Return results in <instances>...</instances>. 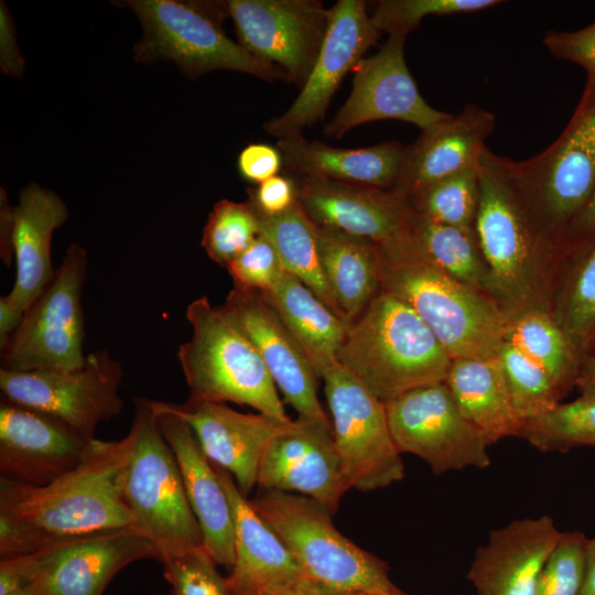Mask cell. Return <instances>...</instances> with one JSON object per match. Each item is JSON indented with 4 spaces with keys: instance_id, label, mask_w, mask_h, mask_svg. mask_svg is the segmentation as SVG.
I'll use <instances>...</instances> for the list:
<instances>
[{
    "instance_id": "obj_1",
    "label": "cell",
    "mask_w": 595,
    "mask_h": 595,
    "mask_svg": "<svg viewBox=\"0 0 595 595\" xmlns=\"http://www.w3.org/2000/svg\"><path fill=\"white\" fill-rule=\"evenodd\" d=\"M128 439H95L73 469L44 486L0 478V556L133 527L121 491Z\"/></svg>"
},
{
    "instance_id": "obj_2",
    "label": "cell",
    "mask_w": 595,
    "mask_h": 595,
    "mask_svg": "<svg viewBox=\"0 0 595 595\" xmlns=\"http://www.w3.org/2000/svg\"><path fill=\"white\" fill-rule=\"evenodd\" d=\"M381 291L412 309L453 359L494 358L509 313L455 279L407 229L377 242Z\"/></svg>"
},
{
    "instance_id": "obj_3",
    "label": "cell",
    "mask_w": 595,
    "mask_h": 595,
    "mask_svg": "<svg viewBox=\"0 0 595 595\" xmlns=\"http://www.w3.org/2000/svg\"><path fill=\"white\" fill-rule=\"evenodd\" d=\"M478 172L475 231L510 314L549 311L564 249L549 236L524 199L509 172L507 156L487 148Z\"/></svg>"
},
{
    "instance_id": "obj_4",
    "label": "cell",
    "mask_w": 595,
    "mask_h": 595,
    "mask_svg": "<svg viewBox=\"0 0 595 595\" xmlns=\"http://www.w3.org/2000/svg\"><path fill=\"white\" fill-rule=\"evenodd\" d=\"M338 363L386 403L445 381L452 358L412 309L380 291L348 325Z\"/></svg>"
},
{
    "instance_id": "obj_5",
    "label": "cell",
    "mask_w": 595,
    "mask_h": 595,
    "mask_svg": "<svg viewBox=\"0 0 595 595\" xmlns=\"http://www.w3.org/2000/svg\"><path fill=\"white\" fill-rule=\"evenodd\" d=\"M249 501L306 578L338 592L405 595L391 582L387 563L342 534L333 523V512L315 499L258 489Z\"/></svg>"
},
{
    "instance_id": "obj_6",
    "label": "cell",
    "mask_w": 595,
    "mask_h": 595,
    "mask_svg": "<svg viewBox=\"0 0 595 595\" xmlns=\"http://www.w3.org/2000/svg\"><path fill=\"white\" fill-rule=\"evenodd\" d=\"M186 318L191 338L177 350L191 401L234 402L283 422L277 386L255 346L220 306L206 296L191 302Z\"/></svg>"
},
{
    "instance_id": "obj_7",
    "label": "cell",
    "mask_w": 595,
    "mask_h": 595,
    "mask_svg": "<svg viewBox=\"0 0 595 595\" xmlns=\"http://www.w3.org/2000/svg\"><path fill=\"white\" fill-rule=\"evenodd\" d=\"M134 407L121 474V491L133 528L153 542L160 560L204 547L176 457L145 398H136Z\"/></svg>"
},
{
    "instance_id": "obj_8",
    "label": "cell",
    "mask_w": 595,
    "mask_h": 595,
    "mask_svg": "<svg viewBox=\"0 0 595 595\" xmlns=\"http://www.w3.org/2000/svg\"><path fill=\"white\" fill-rule=\"evenodd\" d=\"M118 3L131 9L142 25V36L133 50L139 63L172 61L191 79L212 71L228 69L267 82H288L280 67L256 58L224 34L219 17L228 15L225 1L129 0Z\"/></svg>"
},
{
    "instance_id": "obj_9",
    "label": "cell",
    "mask_w": 595,
    "mask_h": 595,
    "mask_svg": "<svg viewBox=\"0 0 595 595\" xmlns=\"http://www.w3.org/2000/svg\"><path fill=\"white\" fill-rule=\"evenodd\" d=\"M507 164L543 228L564 249L595 187V79L587 78L569 123L549 148L524 161L507 158Z\"/></svg>"
},
{
    "instance_id": "obj_10",
    "label": "cell",
    "mask_w": 595,
    "mask_h": 595,
    "mask_svg": "<svg viewBox=\"0 0 595 595\" xmlns=\"http://www.w3.org/2000/svg\"><path fill=\"white\" fill-rule=\"evenodd\" d=\"M87 252L72 244L52 281L24 312L17 331L1 349V369L12 371L80 368L85 318L82 295L87 274Z\"/></svg>"
},
{
    "instance_id": "obj_11",
    "label": "cell",
    "mask_w": 595,
    "mask_h": 595,
    "mask_svg": "<svg viewBox=\"0 0 595 595\" xmlns=\"http://www.w3.org/2000/svg\"><path fill=\"white\" fill-rule=\"evenodd\" d=\"M332 429L348 489L371 491L404 476L385 403L340 364L322 377Z\"/></svg>"
},
{
    "instance_id": "obj_12",
    "label": "cell",
    "mask_w": 595,
    "mask_h": 595,
    "mask_svg": "<svg viewBox=\"0 0 595 595\" xmlns=\"http://www.w3.org/2000/svg\"><path fill=\"white\" fill-rule=\"evenodd\" d=\"M122 376L120 361L98 349L72 371L0 369V389L4 399L51 414L91 441L98 423L121 413Z\"/></svg>"
},
{
    "instance_id": "obj_13",
    "label": "cell",
    "mask_w": 595,
    "mask_h": 595,
    "mask_svg": "<svg viewBox=\"0 0 595 595\" xmlns=\"http://www.w3.org/2000/svg\"><path fill=\"white\" fill-rule=\"evenodd\" d=\"M393 441L436 475L490 464L489 444L461 413L445 381L409 390L385 403Z\"/></svg>"
},
{
    "instance_id": "obj_14",
    "label": "cell",
    "mask_w": 595,
    "mask_h": 595,
    "mask_svg": "<svg viewBox=\"0 0 595 595\" xmlns=\"http://www.w3.org/2000/svg\"><path fill=\"white\" fill-rule=\"evenodd\" d=\"M238 44L300 89L324 43L331 9L318 0H228Z\"/></svg>"
},
{
    "instance_id": "obj_15",
    "label": "cell",
    "mask_w": 595,
    "mask_h": 595,
    "mask_svg": "<svg viewBox=\"0 0 595 595\" xmlns=\"http://www.w3.org/2000/svg\"><path fill=\"white\" fill-rule=\"evenodd\" d=\"M405 37L389 35L376 54L361 60L354 69L351 93L325 126V137L339 139L357 126L386 119L424 130L451 117L420 95L404 60Z\"/></svg>"
},
{
    "instance_id": "obj_16",
    "label": "cell",
    "mask_w": 595,
    "mask_h": 595,
    "mask_svg": "<svg viewBox=\"0 0 595 595\" xmlns=\"http://www.w3.org/2000/svg\"><path fill=\"white\" fill-rule=\"evenodd\" d=\"M381 33L374 25L363 0H338L331 9L326 36L299 96L281 116L263 129L279 139L301 134L323 119L342 80L365 58Z\"/></svg>"
},
{
    "instance_id": "obj_17",
    "label": "cell",
    "mask_w": 595,
    "mask_h": 595,
    "mask_svg": "<svg viewBox=\"0 0 595 595\" xmlns=\"http://www.w3.org/2000/svg\"><path fill=\"white\" fill-rule=\"evenodd\" d=\"M220 307L255 346L298 418L332 424L317 398L318 377L306 354L261 293L234 285Z\"/></svg>"
},
{
    "instance_id": "obj_18",
    "label": "cell",
    "mask_w": 595,
    "mask_h": 595,
    "mask_svg": "<svg viewBox=\"0 0 595 595\" xmlns=\"http://www.w3.org/2000/svg\"><path fill=\"white\" fill-rule=\"evenodd\" d=\"M145 400L153 411L167 412L184 420L208 459L231 475L245 497L257 486L264 450L293 423L262 413H241L219 402L187 400L176 404Z\"/></svg>"
},
{
    "instance_id": "obj_19",
    "label": "cell",
    "mask_w": 595,
    "mask_h": 595,
    "mask_svg": "<svg viewBox=\"0 0 595 595\" xmlns=\"http://www.w3.org/2000/svg\"><path fill=\"white\" fill-rule=\"evenodd\" d=\"M94 440L51 414L2 398L0 478L28 486L47 485L76 467Z\"/></svg>"
},
{
    "instance_id": "obj_20",
    "label": "cell",
    "mask_w": 595,
    "mask_h": 595,
    "mask_svg": "<svg viewBox=\"0 0 595 595\" xmlns=\"http://www.w3.org/2000/svg\"><path fill=\"white\" fill-rule=\"evenodd\" d=\"M30 555L40 595H101L130 563L160 561L153 542L133 527L62 542Z\"/></svg>"
},
{
    "instance_id": "obj_21",
    "label": "cell",
    "mask_w": 595,
    "mask_h": 595,
    "mask_svg": "<svg viewBox=\"0 0 595 595\" xmlns=\"http://www.w3.org/2000/svg\"><path fill=\"white\" fill-rule=\"evenodd\" d=\"M257 486L307 496L336 512L348 487L332 424L300 418L293 421L264 450Z\"/></svg>"
},
{
    "instance_id": "obj_22",
    "label": "cell",
    "mask_w": 595,
    "mask_h": 595,
    "mask_svg": "<svg viewBox=\"0 0 595 595\" xmlns=\"http://www.w3.org/2000/svg\"><path fill=\"white\" fill-rule=\"evenodd\" d=\"M293 180L299 202L316 225L375 242H383L410 225V202L393 188L302 176Z\"/></svg>"
},
{
    "instance_id": "obj_23",
    "label": "cell",
    "mask_w": 595,
    "mask_h": 595,
    "mask_svg": "<svg viewBox=\"0 0 595 595\" xmlns=\"http://www.w3.org/2000/svg\"><path fill=\"white\" fill-rule=\"evenodd\" d=\"M561 533L547 515L517 519L490 531L467 573L477 595H534Z\"/></svg>"
},
{
    "instance_id": "obj_24",
    "label": "cell",
    "mask_w": 595,
    "mask_h": 595,
    "mask_svg": "<svg viewBox=\"0 0 595 595\" xmlns=\"http://www.w3.org/2000/svg\"><path fill=\"white\" fill-rule=\"evenodd\" d=\"M153 413L178 463L190 506L203 533L204 548L217 565L231 570L235 523L228 494L190 425L174 414Z\"/></svg>"
},
{
    "instance_id": "obj_25",
    "label": "cell",
    "mask_w": 595,
    "mask_h": 595,
    "mask_svg": "<svg viewBox=\"0 0 595 595\" xmlns=\"http://www.w3.org/2000/svg\"><path fill=\"white\" fill-rule=\"evenodd\" d=\"M213 466L228 494L234 516L235 562L227 577L231 594L269 595L306 578L292 553L240 493L231 475L216 464Z\"/></svg>"
},
{
    "instance_id": "obj_26",
    "label": "cell",
    "mask_w": 595,
    "mask_h": 595,
    "mask_svg": "<svg viewBox=\"0 0 595 595\" xmlns=\"http://www.w3.org/2000/svg\"><path fill=\"white\" fill-rule=\"evenodd\" d=\"M495 123L493 112L469 104L458 115L421 130L419 138L405 148L393 190L409 196L440 178L478 166Z\"/></svg>"
},
{
    "instance_id": "obj_27",
    "label": "cell",
    "mask_w": 595,
    "mask_h": 595,
    "mask_svg": "<svg viewBox=\"0 0 595 595\" xmlns=\"http://www.w3.org/2000/svg\"><path fill=\"white\" fill-rule=\"evenodd\" d=\"M13 214L17 274L6 298L25 312L54 277L51 240L54 230L68 219L69 210L57 194L37 183H30L21 190Z\"/></svg>"
},
{
    "instance_id": "obj_28",
    "label": "cell",
    "mask_w": 595,
    "mask_h": 595,
    "mask_svg": "<svg viewBox=\"0 0 595 595\" xmlns=\"http://www.w3.org/2000/svg\"><path fill=\"white\" fill-rule=\"evenodd\" d=\"M277 148L284 167L296 176L392 190L400 177L407 145L393 140L343 149L309 141L301 133L279 139Z\"/></svg>"
},
{
    "instance_id": "obj_29",
    "label": "cell",
    "mask_w": 595,
    "mask_h": 595,
    "mask_svg": "<svg viewBox=\"0 0 595 595\" xmlns=\"http://www.w3.org/2000/svg\"><path fill=\"white\" fill-rule=\"evenodd\" d=\"M316 235L324 275L349 325L381 291L377 242L321 225Z\"/></svg>"
},
{
    "instance_id": "obj_30",
    "label": "cell",
    "mask_w": 595,
    "mask_h": 595,
    "mask_svg": "<svg viewBox=\"0 0 595 595\" xmlns=\"http://www.w3.org/2000/svg\"><path fill=\"white\" fill-rule=\"evenodd\" d=\"M445 383L463 416L489 445L519 435L523 421L513 409L496 357L453 359Z\"/></svg>"
},
{
    "instance_id": "obj_31",
    "label": "cell",
    "mask_w": 595,
    "mask_h": 595,
    "mask_svg": "<svg viewBox=\"0 0 595 595\" xmlns=\"http://www.w3.org/2000/svg\"><path fill=\"white\" fill-rule=\"evenodd\" d=\"M260 293L300 343L318 379L339 364L348 324L301 280L285 271L272 290Z\"/></svg>"
},
{
    "instance_id": "obj_32",
    "label": "cell",
    "mask_w": 595,
    "mask_h": 595,
    "mask_svg": "<svg viewBox=\"0 0 595 595\" xmlns=\"http://www.w3.org/2000/svg\"><path fill=\"white\" fill-rule=\"evenodd\" d=\"M549 311L580 360L595 349V237L564 251Z\"/></svg>"
},
{
    "instance_id": "obj_33",
    "label": "cell",
    "mask_w": 595,
    "mask_h": 595,
    "mask_svg": "<svg viewBox=\"0 0 595 595\" xmlns=\"http://www.w3.org/2000/svg\"><path fill=\"white\" fill-rule=\"evenodd\" d=\"M410 229L440 267L498 303L510 314L505 295L482 251L475 226L442 225L413 212Z\"/></svg>"
},
{
    "instance_id": "obj_34",
    "label": "cell",
    "mask_w": 595,
    "mask_h": 595,
    "mask_svg": "<svg viewBox=\"0 0 595 595\" xmlns=\"http://www.w3.org/2000/svg\"><path fill=\"white\" fill-rule=\"evenodd\" d=\"M256 212L260 234L272 244L285 271L301 280L343 318L321 266L316 224L306 214L299 199L289 209L277 215H266L257 209Z\"/></svg>"
},
{
    "instance_id": "obj_35",
    "label": "cell",
    "mask_w": 595,
    "mask_h": 595,
    "mask_svg": "<svg viewBox=\"0 0 595 595\" xmlns=\"http://www.w3.org/2000/svg\"><path fill=\"white\" fill-rule=\"evenodd\" d=\"M502 340L541 366L564 396L575 387L580 357L549 311L522 310L509 314Z\"/></svg>"
},
{
    "instance_id": "obj_36",
    "label": "cell",
    "mask_w": 595,
    "mask_h": 595,
    "mask_svg": "<svg viewBox=\"0 0 595 595\" xmlns=\"http://www.w3.org/2000/svg\"><path fill=\"white\" fill-rule=\"evenodd\" d=\"M478 166L440 178L407 196L413 212L442 225L474 227L480 197Z\"/></svg>"
},
{
    "instance_id": "obj_37",
    "label": "cell",
    "mask_w": 595,
    "mask_h": 595,
    "mask_svg": "<svg viewBox=\"0 0 595 595\" xmlns=\"http://www.w3.org/2000/svg\"><path fill=\"white\" fill-rule=\"evenodd\" d=\"M519 437L542 452H565L595 445V398L558 403L551 410L523 422Z\"/></svg>"
},
{
    "instance_id": "obj_38",
    "label": "cell",
    "mask_w": 595,
    "mask_h": 595,
    "mask_svg": "<svg viewBox=\"0 0 595 595\" xmlns=\"http://www.w3.org/2000/svg\"><path fill=\"white\" fill-rule=\"evenodd\" d=\"M496 359L513 409L523 422L548 412L565 397L551 376L513 345L502 342Z\"/></svg>"
},
{
    "instance_id": "obj_39",
    "label": "cell",
    "mask_w": 595,
    "mask_h": 595,
    "mask_svg": "<svg viewBox=\"0 0 595 595\" xmlns=\"http://www.w3.org/2000/svg\"><path fill=\"white\" fill-rule=\"evenodd\" d=\"M259 234V217L249 201L221 199L208 216L201 245L214 262L227 267Z\"/></svg>"
},
{
    "instance_id": "obj_40",
    "label": "cell",
    "mask_w": 595,
    "mask_h": 595,
    "mask_svg": "<svg viewBox=\"0 0 595 595\" xmlns=\"http://www.w3.org/2000/svg\"><path fill=\"white\" fill-rule=\"evenodd\" d=\"M502 3L499 0H381L370 19L380 33L407 36L429 15L472 13Z\"/></svg>"
},
{
    "instance_id": "obj_41",
    "label": "cell",
    "mask_w": 595,
    "mask_h": 595,
    "mask_svg": "<svg viewBox=\"0 0 595 595\" xmlns=\"http://www.w3.org/2000/svg\"><path fill=\"white\" fill-rule=\"evenodd\" d=\"M587 542L580 531L562 532L543 566L534 595H582Z\"/></svg>"
},
{
    "instance_id": "obj_42",
    "label": "cell",
    "mask_w": 595,
    "mask_h": 595,
    "mask_svg": "<svg viewBox=\"0 0 595 595\" xmlns=\"http://www.w3.org/2000/svg\"><path fill=\"white\" fill-rule=\"evenodd\" d=\"M172 595H232L227 577L204 547L164 556L160 560Z\"/></svg>"
},
{
    "instance_id": "obj_43",
    "label": "cell",
    "mask_w": 595,
    "mask_h": 595,
    "mask_svg": "<svg viewBox=\"0 0 595 595\" xmlns=\"http://www.w3.org/2000/svg\"><path fill=\"white\" fill-rule=\"evenodd\" d=\"M226 268L234 280V285L259 292L272 290L285 273L278 252L262 234H259Z\"/></svg>"
},
{
    "instance_id": "obj_44",
    "label": "cell",
    "mask_w": 595,
    "mask_h": 595,
    "mask_svg": "<svg viewBox=\"0 0 595 595\" xmlns=\"http://www.w3.org/2000/svg\"><path fill=\"white\" fill-rule=\"evenodd\" d=\"M543 44L555 58L580 65L595 79V22L576 31L549 30Z\"/></svg>"
},
{
    "instance_id": "obj_45",
    "label": "cell",
    "mask_w": 595,
    "mask_h": 595,
    "mask_svg": "<svg viewBox=\"0 0 595 595\" xmlns=\"http://www.w3.org/2000/svg\"><path fill=\"white\" fill-rule=\"evenodd\" d=\"M248 201L266 215H277L289 209L298 199L293 178L275 175L260 183L257 188H248Z\"/></svg>"
},
{
    "instance_id": "obj_46",
    "label": "cell",
    "mask_w": 595,
    "mask_h": 595,
    "mask_svg": "<svg viewBox=\"0 0 595 595\" xmlns=\"http://www.w3.org/2000/svg\"><path fill=\"white\" fill-rule=\"evenodd\" d=\"M283 165L278 148L264 143L247 145L238 156V171L248 182L260 184L278 175Z\"/></svg>"
},
{
    "instance_id": "obj_47",
    "label": "cell",
    "mask_w": 595,
    "mask_h": 595,
    "mask_svg": "<svg viewBox=\"0 0 595 595\" xmlns=\"http://www.w3.org/2000/svg\"><path fill=\"white\" fill-rule=\"evenodd\" d=\"M0 68L8 76L23 75L24 61L19 53L15 29L10 12L3 1L0 6Z\"/></svg>"
},
{
    "instance_id": "obj_48",
    "label": "cell",
    "mask_w": 595,
    "mask_h": 595,
    "mask_svg": "<svg viewBox=\"0 0 595 595\" xmlns=\"http://www.w3.org/2000/svg\"><path fill=\"white\" fill-rule=\"evenodd\" d=\"M593 237H595V187L586 206L566 234L564 250Z\"/></svg>"
},
{
    "instance_id": "obj_49",
    "label": "cell",
    "mask_w": 595,
    "mask_h": 595,
    "mask_svg": "<svg viewBox=\"0 0 595 595\" xmlns=\"http://www.w3.org/2000/svg\"><path fill=\"white\" fill-rule=\"evenodd\" d=\"M14 207L8 203L6 191L1 188L0 209V253L2 261L10 266L13 255Z\"/></svg>"
},
{
    "instance_id": "obj_50",
    "label": "cell",
    "mask_w": 595,
    "mask_h": 595,
    "mask_svg": "<svg viewBox=\"0 0 595 595\" xmlns=\"http://www.w3.org/2000/svg\"><path fill=\"white\" fill-rule=\"evenodd\" d=\"M23 315L24 312L12 305L6 296L0 298V347L20 326Z\"/></svg>"
},
{
    "instance_id": "obj_51",
    "label": "cell",
    "mask_w": 595,
    "mask_h": 595,
    "mask_svg": "<svg viewBox=\"0 0 595 595\" xmlns=\"http://www.w3.org/2000/svg\"><path fill=\"white\" fill-rule=\"evenodd\" d=\"M575 387L580 397L595 398V349L581 360Z\"/></svg>"
},
{
    "instance_id": "obj_52",
    "label": "cell",
    "mask_w": 595,
    "mask_h": 595,
    "mask_svg": "<svg viewBox=\"0 0 595 595\" xmlns=\"http://www.w3.org/2000/svg\"><path fill=\"white\" fill-rule=\"evenodd\" d=\"M269 595H368L360 593L338 592L323 585H320L309 578H304L289 587L274 592Z\"/></svg>"
},
{
    "instance_id": "obj_53",
    "label": "cell",
    "mask_w": 595,
    "mask_h": 595,
    "mask_svg": "<svg viewBox=\"0 0 595 595\" xmlns=\"http://www.w3.org/2000/svg\"><path fill=\"white\" fill-rule=\"evenodd\" d=\"M582 595H595V538L588 539Z\"/></svg>"
},
{
    "instance_id": "obj_54",
    "label": "cell",
    "mask_w": 595,
    "mask_h": 595,
    "mask_svg": "<svg viewBox=\"0 0 595 595\" xmlns=\"http://www.w3.org/2000/svg\"><path fill=\"white\" fill-rule=\"evenodd\" d=\"M10 595H40L34 583L10 594Z\"/></svg>"
},
{
    "instance_id": "obj_55",
    "label": "cell",
    "mask_w": 595,
    "mask_h": 595,
    "mask_svg": "<svg viewBox=\"0 0 595 595\" xmlns=\"http://www.w3.org/2000/svg\"><path fill=\"white\" fill-rule=\"evenodd\" d=\"M172 595V594H171Z\"/></svg>"
}]
</instances>
